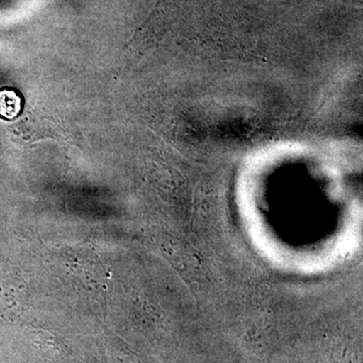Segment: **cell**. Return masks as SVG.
<instances>
[{
  "mask_svg": "<svg viewBox=\"0 0 363 363\" xmlns=\"http://www.w3.org/2000/svg\"><path fill=\"white\" fill-rule=\"evenodd\" d=\"M21 108V98L13 90L0 91V117L11 121L20 114Z\"/></svg>",
  "mask_w": 363,
  "mask_h": 363,
  "instance_id": "1",
  "label": "cell"
}]
</instances>
